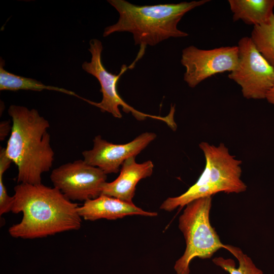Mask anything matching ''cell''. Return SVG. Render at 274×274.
I'll list each match as a JSON object with an SVG mask.
<instances>
[{"mask_svg": "<svg viewBox=\"0 0 274 274\" xmlns=\"http://www.w3.org/2000/svg\"><path fill=\"white\" fill-rule=\"evenodd\" d=\"M14 190L11 212L22 213L23 217L9 228L11 236L35 239L80 228L78 204L57 188L42 183H19Z\"/></svg>", "mask_w": 274, "mask_h": 274, "instance_id": "6da1fadb", "label": "cell"}, {"mask_svg": "<svg viewBox=\"0 0 274 274\" xmlns=\"http://www.w3.org/2000/svg\"><path fill=\"white\" fill-rule=\"evenodd\" d=\"M8 114L12 128L6 154L17 167V181L41 184L42 174L50 170L54 159L48 131L50 124L35 109L12 105Z\"/></svg>", "mask_w": 274, "mask_h": 274, "instance_id": "7a4b0ae2", "label": "cell"}, {"mask_svg": "<svg viewBox=\"0 0 274 274\" xmlns=\"http://www.w3.org/2000/svg\"><path fill=\"white\" fill-rule=\"evenodd\" d=\"M210 1L200 0L138 6L125 0H108L118 12L119 17L116 23L105 28L103 36L116 32L131 33L135 45L141 47L135 60L137 61L144 54L147 45L154 46L170 38L188 36L178 28V24L186 13Z\"/></svg>", "mask_w": 274, "mask_h": 274, "instance_id": "3957f363", "label": "cell"}, {"mask_svg": "<svg viewBox=\"0 0 274 274\" xmlns=\"http://www.w3.org/2000/svg\"><path fill=\"white\" fill-rule=\"evenodd\" d=\"M199 147L206 160L203 172L186 192L165 200L161 209L171 212L194 200L219 192L237 194L246 191L247 186L241 179L242 161L231 155L223 143L215 146L202 142Z\"/></svg>", "mask_w": 274, "mask_h": 274, "instance_id": "277c9868", "label": "cell"}, {"mask_svg": "<svg viewBox=\"0 0 274 274\" xmlns=\"http://www.w3.org/2000/svg\"><path fill=\"white\" fill-rule=\"evenodd\" d=\"M212 197L208 196L194 200L185 206L179 219V228L183 233L186 249L174 266L176 274H189L192 260L198 257L209 259L223 244L210 221Z\"/></svg>", "mask_w": 274, "mask_h": 274, "instance_id": "5b68a950", "label": "cell"}, {"mask_svg": "<svg viewBox=\"0 0 274 274\" xmlns=\"http://www.w3.org/2000/svg\"><path fill=\"white\" fill-rule=\"evenodd\" d=\"M237 47L238 65L228 78L241 87L245 98L265 99L274 86V68L258 51L250 37L241 38Z\"/></svg>", "mask_w": 274, "mask_h": 274, "instance_id": "8992f818", "label": "cell"}, {"mask_svg": "<svg viewBox=\"0 0 274 274\" xmlns=\"http://www.w3.org/2000/svg\"><path fill=\"white\" fill-rule=\"evenodd\" d=\"M89 45L88 50L91 55V60L90 62H84L82 67L84 71L98 80L100 85V92L102 94V98L99 102H95L87 99V102L98 108L102 112L109 113L117 118H122V115L119 108V106H121L124 112L131 113L139 121L151 118L167 122V116L161 117L147 114L134 109L125 102L118 93L117 85L122 75L129 67H132L131 65L128 67L123 64L118 75L112 74L106 69L101 61L103 46L101 41L96 39H92L89 42Z\"/></svg>", "mask_w": 274, "mask_h": 274, "instance_id": "52a82bcc", "label": "cell"}, {"mask_svg": "<svg viewBox=\"0 0 274 274\" xmlns=\"http://www.w3.org/2000/svg\"><path fill=\"white\" fill-rule=\"evenodd\" d=\"M50 178L54 187L69 200L85 201L101 195L107 174L80 159L54 169Z\"/></svg>", "mask_w": 274, "mask_h": 274, "instance_id": "ba28073f", "label": "cell"}, {"mask_svg": "<svg viewBox=\"0 0 274 274\" xmlns=\"http://www.w3.org/2000/svg\"><path fill=\"white\" fill-rule=\"evenodd\" d=\"M238 62L237 46L209 50L190 46L182 50L181 59V63L186 69L184 80L190 88H195L217 74L232 72L237 67Z\"/></svg>", "mask_w": 274, "mask_h": 274, "instance_id": "9c48e42d", "label": "cell"}, {"mask_svg": "<svg viewBox=\"0 0 274 274\" xmlns=\"http://www.w3.org/2000/svg\"><path fill=\"white\" fill-rule=\"evenodd\" d=\"M156 138L155 133L146 132L126 144H115L98 135L93 140L92 149L82 152V154L85 162L100 168L106 174L118 173L126 159L135 157Z\"/></svg>", "mask_w": 274, "mask_h": 274, "instance_id": "30bf717a", "label": "cell"}, {"mask_svg": "<svg viewBox=\"0 0 274 274\" xmlns=\"http://www.w3.org/2000/svg\"><path fill=\"white\" fill-rule=\"evenodd\" d=\"M153 168L151 160L138 163L135 157L129 158L122 165L118 177L112 182L105 183L101 195L132 203L137 184L141 180L151 176Z\"/></svg>", "mask_w": 274, "mask_h": 274, "instance_id": "8fae6325", "label": "cell"}, {"mask_svg": "<svg viewBox=\"0 0 274 274\" xmlns=\"http://www.w3.org/2000/svg\"><path fill=\"white\" fill-rule=\"evenodd\" d=\"M78 212L81 218L89 221L100 219L116 220L130 215L147 217L157 215L156 212L142 210L133 202H127L105 195L84 201L82 206L78 207Z\"/></svg>", "mask_w": 274, "mask_h": 274, "instance_id": "7c38bea8", "label": "cell"}, {"mask_svg": "<svg viewBox=\"0 0 274 274\" xmlns=\"http://www.w3.org/2000/svg\"><path fill=\"white\" fill-rule=\"evenodd\" d=\"M233 20H241L250 25H261L273 15L274 0H229Z\"/></svg>", "mask_w": 274, "mask_h": 274, "instance_id": "4fadbf2b", "label": "cell"}, {"mask_svg": "<svg viewBox=\"0 0 274 274\" xmlns=\"http://www.w3.org/2000/svg\"><path fill=\"white\" fill-rule=\"evenodd\" d=\"M5 62L1 59L0 62V90L17 91L19 90H30L41 91L43 90H54L68 95L77 96L83 99L73 91L66 89L46 85L35 79L17 76L6 71Z\"/></svg>", "mask_w": 274, "mask_h": 274, "instance_id": "5bb4252c", "label": "cell"}, {"mask_svg": "<svg viewBox=\"0 0 274 274\" xmlns=\"http://www.w3.org/2000/svg\"><path fill=\"white\" fill-rule=\"evenodd\" d=\"M224 249L230 252L237 260L238 266H235L234 260L222 257L213 259V262L229 274H263L262 270L258 268L252 259L237 247L225 245Z\"/></svg>", "mask_w": 274, "mask_h": 274, "instance_id": "9a60e30c", "label": "cell"}, {"mask_svg": "<svg viewBox=\"0 0 274 274\" xmlns=\"http://www.w3.org/2000/svg\"><path fill=\"white\" fill-rule=\"evenodd\" d=\"M250 38L258 51L274 68V14L266 23L254 26Z\"/></svg>", "mask_w": 274, "mask_h": 274, "instance_id": "2e32d148", "label": "cell"}, {"mask_svg": "<svg viewBox=\"0 0 274 274\" xmlns=\"http://www.w3.org/2000/svg\"><path fill=\"white\" fill-rule=\"evenodd\" d=\"M4 173L0 172V215L11 212L14 202L13 196H10L3 182Z\"/></svg>", "mask_w": 274, "mask_h": 274, "instance_id": "e0dca14e", "label": "cell"}, {"mask_svg": "<svg viewBox=\"0 0 274 274\" xmlns=\"http://www.w3.org/2000/svg\"><path fill=\"white\" fill-rule=\"evenodd\" d=\"M12 125L9 121H2L0 123V140L4 141L9 133L11 132Z\"/></svg>", "mask_w": 274, "mask_h": 274, "instance_id": "ac0fdd59", "label": "cell"}, {"mask_svg": "<svg viewBox=\"0 0 274 274\" xmlns=\"http://www.w3.org/2000/svg\"><path fill=\"white\" fill-rule=\"evenodd\" d=\"M265 99L269 103L274 106V86L267 93Z\"/></svg>", "mask_w": 274, "mask_h": 274, "instance_id": "d6986e66", "label": "cell"}]
</instances>
